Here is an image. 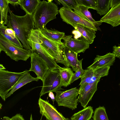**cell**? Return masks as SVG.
<instances>
[{"label":"cell","instance_id":"18","mask_svg":"<svg viewBox=\"0 0 120 120\" xmlns=\"http://www.w3.org/2000/svg\"><path fill=\"white\" fill-rule=\"evenodd\" d=\"M72 26L81 33L82 38L88 43L90 44L93 42L96 36L95 30L80 24H75Z\"/></svg>","mask_w":120,"mask_h":120},{"label":"cell","instance_id":"30","mask_svg":"<svg viewBox=\"0 0 120 120\" xmlns=\"http://www.w3.org/2000/svg\"><path fill=\"white\" fill-rule=\"evenodd\" d=\"M60 3L63 7L70 9H76L78 5L76 0H59Z\"/></svg>","mask_w":120,"mask_h":120},{"label":"cell","instance_id":"9","mask_svg":"<svg viewBox=\"0 0 120 120\" xmlns=\"http://www.w3.org/2000/svg\"><path fill=\"white\" fill-rule=\"evenodd\" d=\"M39 36L42 44L52 56L56 63L62 64L65 65L62 53L63 49L64 46V43L60 44L50 40L44 36L39 30Z\"/></svg>","mask_w":120,"mask_h":120},{"label":"cell","instance_id":"36","mask_svg":"<svg viewBox=\"0 0 120 120\" xmlns=\"http://www.w3.org/2000/svg\"><path fill=\"white\" fill-rule=\"evenodd\" d=\"M72 33L74 35L75 39H77L82 37V35L81 33L77 30H73Z\"/></svg>","mask_w":120,"mask_h":120},{"label":"cell","instance_id":"35","mask_svg":"<svg viewBox=\"0 0 120 120\" xmlns=\"http://www.w3.org/2000/svg\"><path fill=\"white\" fill-rule=\"evenodd\" d=\"M120 3V0H111L110 7L111 8Z\"/></svg>","mask_w":120,"mask_h":120},{"label":"cell","instance_id":"3","mask_svg":"<svg viewBox=\"0 0 120 120\" xmlns=\"http://www.w3.org/2000/svg\"><path fill=\"white\" fill-rule=\"evenodd\" d=\"M39 30L34 29L29 35L28 43L31 48V53H35L46 63L51 69L58 70L59 66L54 58L42 44L39 36Z\"/></svg>","mask_w":120,"mask_h":120},{"label":"cell","instance_id":"38","mask_svg":"<svg viewBox=\"0 0 120 120\" xmlns=\"http://www.w3.org/2000/svg\"><path fill=\"white\" fill-rule=\"evenodd\" d=\"M6 68L3 66L2 64H0V70H3L6 69Z\"/></svg>","mask_w":120,"mask_h":120},{"label":"cell","instance_id":"37","mask_svg":"<svg viewBox=\"0 0 120 120\" xmlns=\"http://www.w3.org/2000/svg\"><path fill=\"white\" fill-rule=\"evenodd\" d=\"M49 96L51 99L52 102L53 104H54V102L55 100V97L53 92H50L49 93Z\"/></svg>","mask_w":120,"mask_h":120},{"label":"cell","instance_id":"29","mask_svg":"<svg viewBox=\"0 0 120 120\" xmlns=\"http://www.w3.org/2000/svg\"><path fill=\"white\" fill-rule=\"evenodd\" d=\"M79 5L83 6L96 10L97 0H76Z\"/></svg>","mask_w":120,"mask_h":120},{"label":"cell","instance_id":"39","mask_svg":"<svg viewBox=\"0 0 120 120\" xmlns=\"http://www.w3.org/2000/svg\"><path fill=\"white\" fill-rule=\"evenodd\" d=\"M55 2H56V3L57 4H60V1H59V0H55Z\"/></svg>","mask_w":120,"mask_h":120},{"label":"cell","instance_id":"32","mask_svg":"<svg viewBox=\"0 0 120 120\" xmlns=\"http://www.w3.org/2000/svg\"><path fill=\"white\" fill-rule=\"evenodd\" d=\"M2 120H25L22 116L19 114H17L11 118L7 116L3 117Z\"/></svg>","mask_w":120,"mask_h":120},{"label":"cell","instance_id":"28","mask_svg":"<svg viewBox=\"0 0 120 120\" xmlns=\"http://www.w3.org/2000/svg\"><path fill=\"white\" fill-rule=\"evenodd\" d=\"M93 118V120H109L104 107L99 106L96 108Z\"/></svg>","mask_w":120,"mask_h":120},{"label":"cell","instance_id":"5","mask_svg":"<svg viewBox=\"0 0 120 120\" xmlns=\"http://www.w3.org/2000/svg\"><path fill=\"white\" fill-rule=\"evenodd\" d=\"M29 71L26 70L17 72L0 70V96L4 101L9 91L11 90L20 78Z\"/></svg>","mask_w":120,"mask_h":120},{"label":"cell","instance_id":"16","mask_svg":"<svg viewBox=\"0 0 120 120\" xmlns=\"http://www.w3.org/2000/svg\"><path fill=\"white\" fill-rule=\"evenodd\" d=\"M115 57V56L112 53H107L103 56L97 55L93 64L87 68L95 69L102 67H110L113 65Z\"/></svg>","mask_w":120,"mask_h":120},{"label":"cell","instance_id":"25","mask_svg":"<svg viewBox=\"0 0 120 120\" xmlns=\"http://www.w3.org/2000/svg\"><path fill=\"white\" fill-rule=\"evenodd\" d=\"M93 112L92 107L89 106L74 113L71 119V120H90Z\"/></svg>","mask_w":120,"mask_h":120},{"label":"cell","instance_id":"43","mask_svg":"<svg viewBox=\"0 0 120 120\" xmlns=\"http://www.w3.org/2000/svg\"><path fill=\"white\" fill-rule=\"evenodd\" d=\"M46 120H48L47 119Z\"/></svg>","mask_w":120,"mask_h":120},{"label":"cell","instance_id":"40","mask_svg":"<svg viewBox=\"0 0 120 120\" xmlns=\"http://www.w3.org/2000/svg\"><path fill=\"white\" fill-rule=\"evenodd\" d=\"M30 120H33L32 115V114H31V115L30 117Z\"/></svg>","mask_w":120,"mask_h":120},{"label":"cell","instance_id":"23","mask_svg":"<svg viewBox=\"0 0 120 120\" xmlns=\"http://www.w3.org/2000/svg\"><path fill=\"white\" fill-rule=\"evenodd\" d=\"M59 71L62 86L66 87L70 84L72 77L74 73L70 68H62L59 66Z\"/></svg>","mask_w":120,"mask_h":120},{"label":"cell","instance_id":"31","mask_svg":"<svg viewBox=\"0 0 120 120\" xmlns=\"http://www.w3.org/2000/svg\"><path fill=\"white\" fill-rule=\"evenodd\" d=\"M82 59L80 60L79 67L78 70L74 73L72 77L71 83H73L75 81L82 77L84 74L85 70L83 69L82 68Z\"/></svg>","mask_w":120,"mask_h":120},{"label":"cell","instance_id":"10","mask_svg":"<svg viewBox=\"0 0 120 120\" xmlns=\"http://www.w3.org/2000/svg\"><path fill=\"white\" fill-rule=\"evenodd\" d=\"M38 104L40 114L48 120H70L64 117L54 106L40 98Z\"/></svg>","mask_w":120,"mask_h":120},{"label":"cell","instance_id":"4","mask_svg":"<svg viewBox=\"0 0 120 120\" xmlns=\"http://www.w3.org/2000/svg\"><path fill=\"white\" fill-rule=\"evenodd\" d=\"M4 52L7 56L16 61H26L30 57L31 51L21 48L12 43L0 34V52Z\"/></svg>","mask_w":120,"mask_h":120},{"label":"cell","instance_id":"26","mask_svg":"<svg viewBox=\"0 0 120 120\" xmlns=\"http://www.w3.org/2000/svg\"><path fill=\"white\" fill-rule=\"evenodd\" d=\"M0 25H7L8 22V13L10 8L7 0H0Z\"/></svg>","mask_w":120,"mask_h":120},{"label":"cell","instance_id":"41","mask_svg":"<svg viewBox=\"0 0 120 120\" xmlns=\"http://www.w3.org/2000/svg\"><path fill=\"white\" fill-rule=\"evenodd\" d=\"M2 105H1V103H0V109H1V106H2Z\"/></svg>","mask_w":120,"mask_h":120},{"label":"cell","instance_id":"11","mask_svg":"<svg viewBox=\"0 0 120 120\" xmlns=\"http://www.w3.org/2000/svg\"><path fill=\"white\" fill-rule=\"evenodd\" d=\"M99 81L92 83H85L80 85L78 90V101L84 108L86 107L97 90L98 84Z\"/></svg>","mask_w":120,"mask_h":120},{"label":"cell","instance_id":"22","mask_svg":"<svg viewBox=\"0 0 120 120\" xmlns=\"http://www.w3.org/2000/svg\"><path fill=\"white\" fill-rule=\"evenodd\" d=\"M89 9L85 7L79 5L74 10V11L82 18L92 23L98 29V27L101 25L102 22L100 21H95L92 18L90 12L88 10Z\"/></svg>","mask_w":120,"mask_h":120},{"label":"cell","instance_id":"13","mask_svg":"<svg viewBox=\"0 0 120 120\" xmlns=\"http://www.w3.org/2000/svg\"><path fill=\"white\" fill-rule=\"evenodd\" d=\"M110 68V67H102L95 69L87 68L85 70L84 74L81 78L79 85L100 81L101 77L108 75Z\"/></svg>","mask_w":120,"mask_h":120},{"label":"cell","instance_id":"15","mask_svg":"<svg viewBox=\"0 0 120 120\" xmlns=\"http://www.w3.org/2000/svg\"><path fill=\"white\" fill-rule=\"evenodd\" d=\"M63 57L66 68L72 67L73 71L75 72L79 67V61L77 58V54L65 45L62 50Z\"/></svg>","mask_w":120,"mask_h":120},{"label":"cell","instance_id":"6","mask_svg":"<svg viewBox=\"0 0 120 120\" xmlns=\"http://www.w3.org/2000/svg\"><path fill=\"white\" fill-rule=\"evenodd\" d=\"M42 81L43 86L40 97L50 92H56L63 89L58 70L49 69Z\"/></svg>","mask_w":120,"mask_h":120},{"label":"cell","instance_id":"34","mask_svg":"<svg viewBox=\"0 0 120 120\" xmlns=\"http://www.w3.org/2000/svg\"><path fill=\"white\" fill-rule=\"evenodd\" d=\"M9 3L11 4L14 7L20 5L21 0H7Z\"/></svg>","mask_w":120,"mask_h":120},{"label":"cell","instance_id":"17","mask_svg":"<svg viewBox=\"0 0 120 120\" xmlns=\"http://www.w3.org/2000/svg\"><path fill=\"white\" fill-rule=\"evenodd\" d=\"M100 21L109 24L113 27L120 25V3L111 8Z\"/></svg>","mask_w":120,"mask_h":120},{"label":"cell","instance_id":"33","mask_svg":"<svg viewBox=\"0 0 120 120\" xmlns=\"http://www.w3.org/2000/svg\"><path fill=\"white\" fill-rule=\"evenodd\" d=\"M119 46H116L115 45L113 47V52L116 57L119 58L120 59V45Z\"/></svg>","mask_w":120,"mask_h":120},{"label":"cell","instance_id":"24","mask_svg":"<svg viewBox=\"0 0 120 120\" xmlns=\"http://www.w3.org/2000/svg\"><path fill=\"white\" fill-rule=\"evenodd\" d=\"M41 1L40 0H21L20 8L26 13L33 16Z\"/></svg>","mask_w":120,"mask_h":120},{"label":"cell","instance_id":"2","mask_svg":"<svg viewBox=\"0 0 120 120\" xmlns=\"http://www.w3.org/2000/svg\"><path fill=\"white\" fill-rule=\"evenodd\" d=\"M58 11L57 6L52 0L41 1L33 15L35 29L40 30L46 28L47 24L56 18Z\"/></svg>","mask_w":120,"mask_h":120},{"label":"cell","instance_id":"27","mask_svg":"<svg viewBox=\"0 0 120 120\" xmlns=\"http://www.w3.org/2000/svg\"><path fill=\"white\" fill-rule=\"evenodd\" d=\"M111 0H97L96 10L100 15H106L110 10Z\"/></svg>","mask_w":120,"mask_h":120},{"label":"cell","instance_id":"42","mask_svg":"<svg viewBox=\"0 0 120 120\" xmlns=\"http://www.w3.org/2000/svg\"><path fill=\"white\" fill-rule=\"evenodd\" d=\"M90 120H93L92 119H90Z\"/></svg>","mask_w":120,"mask_h":120},{"label":"cell","instance_id":"8","mask_svg":"<svg viewBox=\"0 0 120 120\" xmlns=\"http://www.w3.org/2000/svg\"><path fill=\"white\" fill-rule=\"evenodd\" d=\"M60 17L63 21L72 26L75 24L81 25L92 29L95 31L97 29L92 22L82 18L72 10L63 6L59 10Z\"/></svg>","mask_w":120,"mask_h":120},{"label":"cell","instance_id":"7","mask_svg":"<svg viewBox=\"0 0 120 120\" xmlns=\"http://www.w3.org/2000/svg\"><path fill=\"white\" fill-rule=\"evenodd\" d=\"M78 90L75 87L64 91L60 90L56 92L55 100L58 105L67 107L72 110L76 108Z\"/></svg>","mask_w":120,"mask_h":120},{"label":"cell","instance_id":"21","mask_svg":"<svg viewBox=\"0 0 120 120\" xmlns=\"http://www.w3.org/2000/svg\"><path fill=\"white\" fill-rule=\"evenodd\" d=\"M45 37L50 40L60 44H62L61 40L65 36V33L56 30H49L46 28L39 30Z\"/></svg>","mask_w":120,"mask_h":120},{"label":"cell","instance_id":"14","mask_svg":"<svg viewBox=\"0 0 120 120\" xmlns=\"http://www.w3.org/2000/svg\"><path fill=\"white\" fill-rule=\"evenodd\" d=\"M72 36L65 35L63 38L65 45L71 50L78 54L84 53L89 48L90 44L83 38L79 40L72 38Z\"/></svg>","mask_w":120,"mask_h":120},{"label":"cell","instance_id":"12","mask_svg":"<svg viewBox=\"0 0 120 120\" xmlns=\"http://www.w3.org/2000/svg\"><path fill=\"white\" fill-rule=\"evenodd\" d=\"M31 67L29 71H34L37 77L42 81L44 78L49 69L45 61L35 53H31Z\"/></svg>","mask_w":120,"mask_h":120},{"label":"cell","instance_id":"20","mask_svg":"<svg viewBox=\"0 0 120 120\" xmlns=\"http://www.w3.org/2000/svg\"><path fill=\"white\" fill-rule=\"evenodd\" d=\"M39 79L38 78H34L31 76L29 71L24 74L19 79L6 97V99L10 97L15 91L22 86L34 81H37Z\"/></svg>","mask_w":120,"mask_h":120},{"label":"cell","instance_id":"19","mask_svg":"<svg viewBox=\"0 0 120 120\" xmlns=\"http://www.w3.org/2000/svg\"><path fill=\"white\" fill-rule=\"evenodd\" d=\"M0 34L2 35L12 43L23 48L22 45L12 29L8 28L5 25H0Z\"/></svg>","mask_w":120,"mask_h":120},{"label":"cell","instance_id":"1","mask_svg":"<svg viewBox=\"0 0 120 120\" xmlns=\"http://www.w3.org/2000/svg\"><path fill=\"white\" fill-rule=\"evenodd\" d=\"M9 12L10 15L8 16L7 26L15 31L24 49L31 50L28 39L29 35L35 28L33 16L27 13L23 16L17 15L14 14L10 8Z\"/></svg>","mask_w":120,"mask_h":120}]
</instances>
